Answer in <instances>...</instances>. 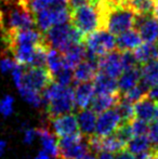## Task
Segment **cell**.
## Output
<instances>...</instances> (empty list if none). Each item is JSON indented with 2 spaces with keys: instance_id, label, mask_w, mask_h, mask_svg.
I'll list each match as a JSON object with an SVG mask.
<instances>
[{
  "instance_id": "1",
  "label": "cell",
  "mask_w": 158,
  "mask_h": 159,
  "mask_svg": "<svg viewBox=\"0 0 158 159\" xmlns=\"http://www.w3.org/2000/svg\"><path fill=\"white\" fill-rule=\"evenodd\" d=\"M1 3L3 4V8H0V30L2 36L36 26L35 16L26 2L9 0Z\"/></svg>"
},
{
  "instance_id": "2",
  "label": "cell",
  "mask_w": 158,
  "mask_h": 159,
  "mask_svg": "<svg viewBox=\"0 0 158 159\" xmlns=\"http://www.w3.org/2000/svg\"><path fill=\"white\" fill-rule=\"evenodd\" d=\"M42 104L46 105L47 118H53L75 109L74 88L53 81L41 92Z\"/></svg>"
},
{
  "instance_id": "3",
  "label": "cell",
  "mask_w": 158,
  "mask_h": 159,
  "mask_svg": "<svg viewBox=\"0 0 158 159\" xmlns=\"http://www.w3.org/2000/svg\"><path fill=\"white\" fill-rule=\"evenodd\" d=\"M43 42L48 48H53L63 53L70 46L84 42V35L72 23L53 25L43 33Z\"/></svg>"
},
{
  "instance_id": "4",
  "label": "cell",
  "mask_w": 158,
  "mask_h": 159,
  "mask_svg": "<svg viewBox=\"0 0 158 159\" xmlns=\"http://www.w3.org/2000/svg\"><path fill=\"white\" fill-rule=\"evenodd\" d=\"M84 44L87 50L86 59L95 62H97L100 57L117 49L115 36L103 28H99L84 36Z\"/></svg>"
},
{
  "instance_id": "5",
  "label": "cell",
  "mask_w": 158,
  "mask_h": 159,
  "mask_svg": "<svg viewBox=\"0 0 158 159\" xmlns=\"http://www.w3.org/2000/svg\"><path fill=\"white\" fill-rule=\"evenodd\" d=\"M70 23L84 35L101 28V19L97 4L86 3L70 9Z\"/></svg>"
},
{
  "instance_id": "6",
  "label": "cell",
  "mask_w": 158,
  "mask_h": 159,
  "mask_svg": "<svg viewBox=\"0 0 158 159\" xmlns=\"http://www.w3.org/2000/svg\"><path fill=\"white\" fill-rule=\"evenodd\" d=\"M59 154L56 159H82L89 151L87 139L81 132L57 138Z\"/></svg>"
},
{
  "instance_id": "7",
  "label": "cell",
  "mask_w": 158,
  "mask_h": 159,
  "mask_svg": "<svg viewBox=\"0 0 158 159\" xmlns=\"http://www.w3.org/2000/svg\"><path fill=\"white\" fill-rule=\"evenodd\" d=\"M53 81H54L53 76L51 75L47 67L23 65L22 79L21 82L16 86V88L24 86L41 93Z\"/></svg>"
},
{
  "instance_id": "8",
  "label": "cell",
  "mask_w": 158,
  "mask_h": 159,
  "mask_svg": "<svg viewBox=\"0 0 158 159\" xmlns=\"http://www.w3.org/2000/svg\"><path fill=\"white\" fill-rule=\"evenodd\" d=\"M48 120L49 125H51V127L49 128L56 138H63L80 132L77 116L73 113L63 114L56 117L49 118Z\"/></svg>"
},
{
  "instance_id": "9",
  "label": "cell",
  "mask_w": 158,
  "mask_h": 159,
  "mask_svg": "<svg viewBox=\"0 0 158 159\" xmlns=\"http://www.w3.org/2000/svg\"><path fill=\"white\" fill-rule=\"evenodd\" d=\"M121 124V118L117 111L112 107L106 111L99 114L97 117V124H95L94 134L99 136H106L114 133Z\"/></svg>"
},
{
  "instance_id": "10",
  "label": "cell",
  "mask_w": 158,
  "mask_h": 159,
  "mask_svg": "<svg viewBox=\"0 0 158 159\" xmlns=\"http://www.w3.org/2000/svg\"><path fill=\"white\" fill-rule=\"evenodd\" d=\"M134 30H138L142 41L155 42L158 38V20L153 14L137 15Z\"/></svg>"
},
{
  "instance_id": "11",
  "label": "cell",
  "mask_w": 158,
  "mask_h": 159,
  "mask_svg": "<svg viewBox=\"0 0 158 159\" xmlns=\"http://www.w3.org/2000/svg\"><path fill=\"white\" fill-rule=\"evenodd\" d=\"M97 69L105 75L118 79L124 71L121 64V52L118 49H115L112 52L100 57L97 60Z\"/></svg>"
},
{
  "instance_id": "12",
  "label": "cell",
  "mask_w": 158,
  "mask_h": 159,
  "mask_svg": "<svg viewBox=\"0 0 158 159\" xmlns=\"http://www.w3.org/2000/svg\"><path fill=\"white\" fill-rule=\"evenodd\" d=\"M95 94L94 86L91 81H84L75 84L74 87V100L75 108L78 111L87 108L90 105L93 96Z\"/></svg>"
},
{
  "instance_id": "13",
  "label": "cell",
  "mask_w": 158,
  "mask_h": 159,
  "mask_svg": "<svg viewBox=\"0 0 158 159\" xmlns=\"http://www.w3.org/2000/svg\"><path fill=\"white\" fill-rule=\"evenodd\" d=\"M73 70V79L75 84L84 81H92L95 75L99 71L97 69V62L92 60L84 59L79 64L74 67Z\"/></svg>"
},
{
  "instance_id": "14",
  "label": "cell",
  "mask_w": 158,
  "mask_h": 159,
  "mask_svg": "<svg viewBox=\"0 0 158 159\" xmlns=\"http://www.w3.org/2000/svg\"><path fill=\"white\" fill-rule=\"evenodd\" d=\"M157 102L151 100L146 95L141 98L139 101L133 103V113L134 118L140 120H143L146 122H152L155 116Z\"/></svg>"
},
{
  "instance_id": "15",
  "label": "cell",
  "mask_w": 158,
  "mask_h": 159,
  "mask_svg": "<svg viewBox=\"0 0 158 159\" xmlns=\"http://www.w3.org/2000/svg\"><path fill=\"white\" fill-rule=\"evenodd\" d=\"M93 86L97 94H114L119 93L118 84L116 78H113L105 74L97 71L93 79Z\"/></svg>"
},
{
  "instance_id": "16",
  "label": "cell",
  "mask_w": 158,
  "mask_h": 159,
  "mask_svg": "<svg viewBox=\"0 0 158 159\" xmlns=\"http://www.w3.org/2000/svg\"><path fill=\"white\" fill-rule=\"evenodd\" d=\"M37 136L40 138L43 151H46L51 157H57L59 154V147H57V138L55 134L51 131V129L47 125H42L41 127L36 129Z\"/></svg>"
},
{
  "instance_id": "17",
  "label": "cell",
  "mask_w": 158,
  "mask_h": 159,
  "mask_svg": "<svg viewBox=\"0 0 158 159\" xmlns=\"http://www.w3.org/2000/svg\"><path fill=\"white\" fill-rule=\"evenodd\" d=\"M62 54L64 57L65 67H70L73 69L77 64H79L87 57V50L84 42H79L70 46Z\"/></svg>"
},
{
  "instance_id": "18",
  "label": "cell",
  "mask_w": 158,
  "mask_h": 159,
  "mask_svg": "<svg viewBox=\"0 0 158 159\" xmlns=\"http://www.w3.org/2000/svg\"><path fill=\"white\" fill-rule=\"evenodd\" d=\"M141 43L142 39L138 30L134 28H130L126 32L119 34L116 38V47L119 51H133Z\"/></svg>"
},
{
  "instance_id": "19",
  "label": "cell",
  "mask_w": 158,
  "mask_h": 159,
  "mask_svg": "<svg viewBox=\"0 0 158 159\" xmlns=\"http://www.w3.org/2000/svg\"><path fill=\"white\" fill-rule=\"evenodd\" d=\"M79 130L84 136H89L94 133L97 124V114L91 108H84L78 111L77 115Z\"/></svg>"
},
{
  "instance_id": "20",
  "label": "cell",
  "mask_w": 158,
  "mask_h": 159,
  "mask_svg": "<svg viewBox=\"0 0 158 159\" xmlns=\"http://www.w3.org/2000/svg\"><path fill=\"white\" fill-rule=\"evenodd\" d=\"M120 96H121L120 92L114 94H97L93 96L92 101L90 102V108L97 115H99L102 111L114 107L119 101Z\"/></svg>"
},
{
  "instance_id": "21",
  "label": "cell",
  "mask_w": 158,
  "mask_h": 159,
  "mask_svg": "<svg viewBox=\"0 0 158 159\" xmlns=\"http://www.w3.org/2000/svg\"><path fill=\"white\" fill-rule=\"evenodd\" d=\"M135 59L140 65L148 61L158 60V43L155 42H144L133 50Z\"/></svg>"
},
{
  "instance_id": "22",
  "label": "cell",
  "mask_w": 158,
  "mask_h": 159,
  "mask_svg": "<svg viewBox=\"0 0 158 159\" xmlns=\"http://www.w3.org/2000/svg\"><path fill=\"white\" fill-rule=\"evenodd\" d=\"M141 79V69L139 66L130 69H126L118 77V90L120 93L126 92L130 88L134 87Z\"/></svg>"
},
{
  "instance_id": "23",
  "label": "cell",
  "mask_w": 158,
  "mask_h": 159,
  "mask_svg": "<svg viewBox=\"0 0 158 159\" xmlns=\"http://www.w3.org/2000/svg\"><path fill=\"white\" fill-rule=\"evenodd\" d=\"M141 80L148 87L158 84V60L148 61L142 64Z\"/></svg>"
},
{
  "instance_id": "24",
  "label": "cell",
  "mask_w": 158,
  "mask_h": 159,
  "mask_svg": "<svg viewBox=\"0 0 158 159\" xmlns=\"http://www.w3.org/2000/svg\"><path fill=\"white\" fill-rule=\"evenodd\" d=\"M126 148L127 143L121 139H119L115 133L106 136H101V152L105 151L113 154H117Z\"/></svg>"
},
{
  "instance_id": "25",
  "label": "cell",
  "mask_w": 158,
  "mask_h": 159,
  "mask_svg": "<svg viewBox=\"0 0 158 159\" xmlns=\"http://www.w3.org/2000/svg\"><path fill=\"white\" fill-rule=\"evenodd\" d=\"M46 67L48 68V70L50 71L52 76H54L57 71L61 70L63 67H65V65H64V57L62 52H60L56 49L49 48L48 52H47Z\"/></svg>"
},
{
  "instance_id": "26",
  "label": "cell",
  "mask_w": 158,
  "mask_h": 159,
  "mask_svg": "<svg viewBox=\"0 0 158 159\" xmlns=\"http://www.w3.org/2000/svg\"><path fill=\"white\" fill-rule=\"evenodd\" d=\"M127 149L133 155L143 153V152L152 149V145L148 140L147 135H138L132 136L127 143Z\"/></svg>"
},
{
  "instance_id": "27",
  "label": "cell",
  "mask_w": 158,
  "mask_h": 159,
  "mask_svg": "<svg viewBox=\"0 0 158 159\" xmlns=\"http://www.w3.org/2000/svg\"><path fill=\"white\" fill-rule=\"evenodd\" d=\"M156 0H126V3L137 15L153 14Z\"/></svg>"
},
{
  "instance_id": "28",
  "label": "cell",
  "mask_w": 158,
  "mask_h": 159,
  "mask_svg": "<svg viewBox=\"0 0 158 159\" xmlns=\"http://www.w3.org/2000/svg\"><path fill=\"white\" fill-rule=\"evenodd\" d=\"M114 108L119 114L121 118V122H130L132 119H134V113H133V103L124 100L120 96L119 101L114 106Z\"/></svg>"
},
{
  "instance_id": "29",
  "label": "cell",
  "mask_w": 158,
  "mask_h": 159,
  "mask_svg": "<svg viewBox=\"0 0 158 159\" xmlns=\"http://www.w3.org/2000/svg\"><path fill=\"white\" fill-rule=\"evenodd\" d=\"M17 89H19V92L22 98L30 105H33L34 107H40L42 105V96L41 93L38 91H35L24 86L19 87Z\"/></svg>"
},
{
  "instance_id": "30",
  "label": "cell",
  "mask_w": 158,
  "mask_h": 159,
  "mask_svg": "<svg viewBox=\"0 0 158 159\" xmlns=\"http://www.w3.org/2000/svg\"><path fill=\"white\" fill-rule=\"evenodd\" d=\"M54 82H57L59 84L64 87H67L74 81L73 79V69L70 67H63L61 70H59L53 76Z\"/></svg>"
},
{
  "instance_id": "31",
  "label": "cell",
  "mask_w": 158,
  "mask_h": 159,
  "mask_svg": "<svg viewBox=\"0 0 158 159\" xmlns=\"http://www.w3.org/2000/svg\"><path fill=\"white\" fill-rule=\"evenodd\" d=\"M130 126H131V131H132L133 136L147 135L148 129H150V125H148V122L134 118V119H132L130 121Z\"/></svg>"
},
{
  "instance_id": "32",
  "label": "cell",
  "mask_w": 158,
  "mask_h": 159,
  "mask_svg": "<svg viewBox=\"0 0 158 159\" xmlns=\"http://www.w3.org/2000/svg\"><path fill=\"white\" fill-rule=\"evenodd\" d=\"M120 52H121V64L124 70L133 68V67H137L140 65L138 63L134 54H133V51L127 50V51H120Z\"/></svg>"
},
{
  "instance_id": "33",
  "label": "cell",
  "mask_w": 158,
  "mask_h": 159,
  "mask_svg": "<svg viewBox=\"0 0 158 159\" xmlns=\"http://www.w3.org/2000/svg\"><path fill=\"white\" fill-rule=\"evenodd\" d=\"M17 65L14 59L8 55V51L6 50V53L1 54V60H0V69L3 74H7L9 71H12L13 68Z\"/></svg>"
},
{
  "instance_id": "34",
  "label": "cell",
  "mask_w": 158,
  "mask_h": 159,
  "mask_svg": "<svg viewBox=\"0 0 158 159\" xmlns=\"http://www.w3.org/2000/svg\"><path fill=\"white\" fill-rule=\"evenodd\" d=\"M13 98L11 95H6L0 100V114L8 117L13 113Z\"/></svg>"
},
{
  "instance_id": "35",
  "label": "cell",
  "mask_w": 158,
  "mask_h": 159,
  "mask_svg": "<svg viewBox=\"0 0 158 159\" xmlns=\"http://www.w3.org/2000/svg\"><path fill=\"white\" fill-rule=\"evenodd\" d=\"M147 138L152 145V148H158V122L150 125Z\"/></svg>"
},
{
  "instance_id": "36",
  "label": "cell",
  "mask_w": 158,
  "mask_h": 159,
  "mask_svg": "<svg viewBox=\"0 0 158 159\" xmlns=\"http://www.w3.org/2000/svg\"><path fill=\"white\" fill-rule=\"evenodd\" d=\"M37 136V131L36 129H26L25 132H24V139H23V142L25 144H32L34 142V140L36 139Z\"/></svg>"
},
{
  "instance_id": "37",
  "label": "cell",
  "mask_w": 158,
  "mask_h": 159,
  "mask_svg": "<svg viewBox=\"0 0 158 159\" xmlns=\"http://www.w3.org/2000/svg\"><path fill=\"white\" fill-rule=\"evenodd\" d=\"M146 96L150 98L151 100L155 101V102H158V84L150 87L147 92H146Z\"/></svg>"
},
{
  "instance_id": "38",
  "label": "cell",
  "mask_w": 158,
  "mask_h": 159,
  "mask_svg": "<svg viewBox=\"0 0 158 159\" xmlns=\"http://www.w3.org/2000/svg\"><path fill=\"white\" fill-rule=\"evenodd\" d=\"M115 159H135V156L132 153L128 151V149H124V151L119 152V153L115 154Z\"/></svg>"
},
{
  "instance_id": "39",
  "label": "cell",
  "mask_w": 158,
  "mask_h": 159,
  "mask_svg": "<svg viewBox=\"0 0 158 159\" xmlns=\"http://www.w3.org/2000/svg\"><path fill=\"white\" fill-rule=\"evenodd\" d=\"M97 159H115V154L110 153V152L102 151L97 154Z\"/></svg>"
},
{
  "instance_id": "40",
  "label": "cell",
  "mask_w": 158,
  "mask_h": 159,
  "mask_svg": "<svg viewBox=\"0 0 158 159\" xmlns=\"http://www.w3.org/2000/svg\"><path fill=\"white\" fill-rule=\"evenodd\" d=\"M152 149L150 151H146V152H143V153H140V154H137L135 155V159H152Z\"/></svg>"
},
{
  "instance_id": "41",
  "label": "cell",
  "mask_w": 158,
  "mask_h": 159,
  "mask_svg": "<svg viewBox=\"0 0 158 159\" xmlns=\"http://www.w3.org/2000/svg\"><path fill=\"white\" fill-rule=\"evenodd\" d=\"M50 158H51V156L49 155L46 151H43V149H42V151L39 152L38 155L36 156V158H35V159H50Z\"/></svg>"
},
{
  "instance_id": "42",
  "label": "cell",
  "mask_w": 158,
  "mask_h": 159,
  "mask_svg": "<svg viewBox=\"0 0 158 159\" xmlns=\"http://www.w3.org/2000/svg\"><path fill=\"white\" fill-rule=\"evenodd\" d=\"M6 148H7V142L6 141H0V156L3 154Z\"/></svg>"
},
{
  "instance_id": "43",
  "label": "cell",
  "mask_w": 158,
  "mask_h": 159,
  "mask_svg": "<svg viewBox=\"0 0 158 159\" xmlns=\"http://www.w3.org/2000/svg\"><path fill=\"white\" fill-rule=\"evenodd\" d=\"M153 15L158 20V0L155 1V7H154V10H153Z\"/></svg>"
},
{
  "instance_id": "44",
  "label": "cell",
  "mask_w": 158,
  "mask_h": 159,
  "mask_svg": "<svg viewBox=\"0 0 158 159\" xmlns=\"http://www.w3.org/2000/svg\"><path fill=\"white\" fill-rule=\"evenodd\" d=\"M152 159H158V148H153Z\"/></svg>"
},
{
  "instance_id": "45",
  "label": "cell",
  "mask_w": 158,
  "mask_h": 159,
  "mask_svg": "<svg viewBox=\"0 0 158 159\" xmlns=\"http://www.w3.org/2000/svg\"><path fill=\"white\" fill-rule=\"evenodd\" d=\"M82 159H97V156L94 155V154H90V153H88L86 156H84Z\"/></svg>"
},
{
  "instance_id": "46",
  "label": "cell",
  "mask_w": 158,
  "mask_h": 159,
  "mask_svg": "<svg viewBox=\"0 0 158 159\" xmlns=\"http://www.w3.org/2000/svg\"><path fill=\"white\" fill-rule=\"evenodd\" d=\"M155 122H158V102H157V106H156V111H155V116H154Z\"/></svg>"
},
{
  "instance_id": "47",
  "label": "cell",
  "mask_w": 158,
  "mask_h": 159,
  "mask_svg": "<svg viewBox=\"0 0 158 159\" xmlns=\"http://www.w3.org/2000/svg\"><path fill=\"white\" fill-rule=\"evenodd\" d=\"M6 1H9V0H0V2H6Z\"/></svg>"
},
{
  "instance_id": "48",
  "label": "cell",
  "mask_w": 158,
  "mask_h": 159,
  "mask_svg": "<svg viewBox=\"0 0 158 159\" xmlns=\"http://www.w3.org/2000/svg\"><path fill=\"white\" fill-rule=\"evenodd\" d=\"M22 1H24V2H27V1H28V0H22Z\"/></svg>"
},
{
  "instance_id": "49",
  "label": "cell",
  "mask_w": 158,
  "mask_h": 159,
  "mask_svg": "<svg viewBox=\"0 0 158 159\" xmlns=\"http://www.w3.org/2000/svg\"><path fill=\"white\" fill-rule=\"evenodd\" d=\"M157 43H158V38H157Z\"/></svg>"
}]
</instances>
